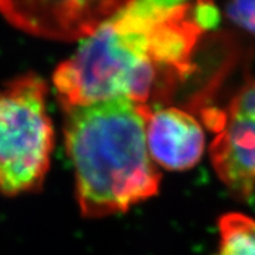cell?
<instances>
[{
  "label": "cell",
  "mask_w": 255,
  "mask_h": 255,
  "mask_svg": "<svg viewBox=\"0 0 255 255\" xmlns=\"http://www.w3.org/2000/svg\"><path fill=\"white\" fill-rule=\"evenodd\" d=\"M210 152L219 178L248 201L255 190V80L232 99Z\"/></svg>",
  "instance_id": "cell-4"
},
{
  "label": "cell",
  "mask_w": 255,
  "mask_h": 255,
  "mask_svg": "<svg viewBox=\"0 0 255 255\" xmlns=\"http://www.w3.org/2000/svg\"><path fill=\"white\" fill-rule=\"evenodd\" d=\"M47 85L22 74L0 89V191L17 195L42 186L50 168L54 129Z\"/></svg>",
  "instance_id": "cell-3"
},
{
  "label": "cell",
  "mask_w": 255,
  "mask_h": 255,
  "mask_svg": "<svg viewBox=\"0 0 255 255\" xmlns=\"http://www.w3.org/2000/svg\"><path fill=\"white\" fill-rule=\"evenodd\" d=\"M64 111L65 148L85 218L120 214L158 193L160 175L146 137L148 104L115 98Z\"/></svg>",
  "instance_id": "cell-2"
},
{
  "label": "cell",
  "mask_w": 255,
  "mask_h": 255,
  "mask_svg": "<svg viewBox=\"0 0 255 255\" xmlns=\"http://www.w3.org/2000/svg\"><path fill=\"white\" fill-rule=\"evenodd\" d=\"M202 31L195 4L124 3L56 68L52 81L61 106L115 98L148 104L167 97L193 71Z\"/></svg>",
  "instance_id": "cell-1"
},
{
  "label": "cell",
  "mask_w": 255,
  "mask_h": 255,
  "mask_svg": "<svg viewBox=\"0 0 255 255\" xmlns=\"http://www.w3.org/2000/svg\"><path fill=\"white\" fill-rule=\"evenodd\" d=\"M218 253L215 255H255V220L245 214L229 212L219 219Z\"/></svg>",
  "instance_id": "cell-7"
},
{
  "label": "cell",
  "mask_w": 255,
  "mask_h": 255,
  "mask_svg": "<svg viewBox=\"0 0 255 255\" xmlns=\"http://www.w3.org/2000/svg\"><path fill=\"white\" fill-rule=\"evenodd\" d=\"M225 14L232 22L239 25L244 30L255 34V0L227 4Z\"/></svg>",
  "instance_id": "cell-8"
},
{
  "label": "cell",
  "mask_w": 255,
  "mask_h": 255,
  "mask_svg": "<svg viewBox=\"0 0 255 255\" xmlns=\"http://www.w3.org/2000/svg\"><path fill=\"white\" fill-rule=\"evenodd\" d=\"M124 3L67 1L12 3L1 1L0 12L8 21L29 33L54 38H88Z\"/></svg>",
  "instance_id": "cell-5"
},
{
  "label": "cell",
  "mask_w": 255,
  "mask_h": 255,
  "mask_svg": "<svg viewBox=\"0 0 255 255\" xmlns=\"http://www.w3.org/2000/svg\"><path fill=\"white\" fill-rule=\"evenodd\" d=\"M146 137L152 160L172 171L190 169L205 151V133L201 124L178 108L152 112Z\"/></svg>",
  "instance_id": "cell-6"
}]
</instances>
